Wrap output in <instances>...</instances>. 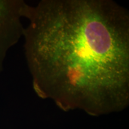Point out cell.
Listing matches in <instances>:
<instances>
[{
    "mask_svg": "<svg viewBox=\"0 0 129 129\" xmlns=\"http://www.w3.org/2000/svg\"><path fill=\"white\" fill-rule=\"evenodd\" d=\"M25 52L34 89L64 111L94 117L129 104V14L109 0L28 4Z\"/></svg>",
    "mask_w": 129,
    "mask_h": 129,
    "instance_id": "1",
    "label": "cell"
},
{
    "mask_svg": "<svg viewBox=\"0 0 129 129\" xmlns=\"http://www.w3.org/2000/svg\"><path fill=\"white\" fill-rule=\"evenodd\" d=\"M27 5L23 1L0 0V72L9 50L23 36L22 20Z\"/></svg>",
    "mask_w": 129,
    "mask_h": 129,
    "instance_id": "2",
    "label": "cell"
}]
</instances>
